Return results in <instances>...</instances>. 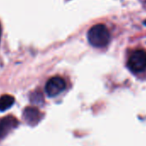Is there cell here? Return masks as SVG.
<instances>
[{
    "instance_id": "3957f363",
    "label": "cell",
    "mask_w": 146,
    "mask_h": 146,
    "mask_svg": "<svg viewBox=\"0 0 146 146\" xmlns=\"http://www.w3.org/2000/svg\"><path fill=\"white\" fill-rule=\"evenodd\" d=\"M66 87L65 81L60 77H52L51 78L46 84L45 90L49 97H54L59 95L64 90Z\"/></svg>"
},
{
    "instance_id": "7a4b0ae2",
    "label": "cell",
    "mask_w": 146,
    "mask_h": 146,
    "mask_svg": "<svg viewBox=\"0 0 146 146\" xmlns=\"http://www.w3.org/2000/svg\"><path fill=\"white\" fill-rule=\"evenodd\" d=\"M127 65L134 73L142 72L146 69V51L143 49L136 50L129 58Z\"/></svg>"
},
{
    "instance_id": "5b68a950",
    "label": "cell",
    "mask_w": 146,
    "mask_h": 146,
    "mask_svg": "<svg viewBox=\"0 0 146 146\" xmlns=\"http://www.w3.org/2000/svg\"><path fill=\"white\" fill-rule=\"evenodd\" d=\"M17 124V119L12 116H8L0 119V138L5 137Z\"/></svg>"
},
{
    "instance_id": "6da1fadb",
    "label": "cell",
    "mask_w": 146,
    "mask_h": 146,
    "mask_svg": "<svg viewBox=\"0 0 146 146\" xmlns=\"http://www.w3.org/2000/svg\"><path fill=\"white\" fill-rule=\"evenodd\" d=\"M90 44L95 47H104L110 41V33L104 24H96L90 29L87 34Z\"/></svg>"
},
{
    "instance_id": "277c9868",
    "label": "cell",
    "mask_w": 146,
    "mask_h": 146,
    "mask_svg": "<svg viewBox=\"0 0 146 146\" xmlns=\"http://www.w3.org/2000/svg\"><path fill=\"white\" fill-rule=\"evenodd\" d=\"M23 117L29 125L34 126L40 122L42 118V115L39 109H37L36 108L28 107L23 111Z\"/></svg>"
},
{
    "instance_id": "52a82bcc",
    "label": "cell",
    "mask_w": 146,
    "mask_h": 146,
    "mask_svg": "<svg viewBox=\"0 0 146 146\" xmlns=\"http://www.w3.org/2000/svg\"><path fill=\"white\" fill-rule=\"evenodd\" d=\"M1 35H2V29H1V25H0V39H1Z\"/></svg>"
},
{
    "instance_id": "ba28073f",
    "label": "cell",
    "mask_w": 146,
    "mask_h": 146,
    "mask_svg": "<svg viewBox=\"0 0 146 146\" xmlns=\"http://www.w3.org/2000/svg\"><path fill=\"white\" fill-rule=\"evenodd\" d=\"M143 24H144V25H145V26H146V20H145V21H144V22H143Z\"/></svg>"
},
{
    "instance_id": "8992f818",
    "label": "cell",
    "mask_w": 146,
    "mask_h": 146,
    "mask_svg": "<svg viewBox=\"0 0 146 146\" xmlns=\"http://www.w3.org/2000/svg\"><path fill=\"white\" fill-rule=\"evenodd\" d=\"M15 103V98L10 95L0 96V112H5L11 108Z\"/></svg>"
}]
</instances>
